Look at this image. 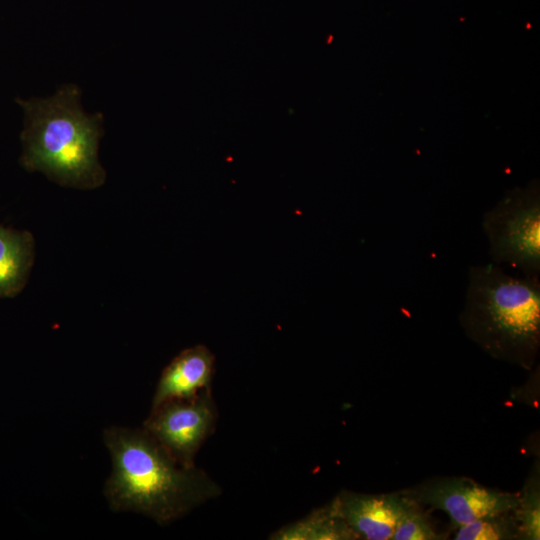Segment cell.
Instances as JSON below:
<instances>
[{
	"label": "cell",
	"mask_w": 540,
	"mask_h": 540,
	"mask_svg": "<svg viewBox=\"0 0 540 540\" xmlns=\"http://www.w3.org/2000/svg\"><path fill=\"white\" fill-rule=\"evenodd\" d=\"M275 540H355L354 532L338 515L333 501L310 512L304 518L275 531Z\"/></svg>",
	"instance_id": "10"
},
{
	"label": "cell",
	"mask_w": 540,
	"mask_h": 540,
	"mask_svg": "<svg viewBox=\"0 0 540 540\" xmlns=\"http://www.w3.org/2000/svg\"><path fill=\"white\" fill-rule=\"evenodd\" d=\"M406 495L362 494L343 490L332 501L338 515L357 539H392Z\"/></svg>",
	"instance_id": "7"
},
{
	"label": "cell",
	"mask_w": 540,
	"mask_h": 540,
	"mask_svg": "<svg viewBox=\"0 0 540 540\" xmlns=\"http://www.w3.org/2000/svg\"><path fill=\"white\" fill-rule=\"evenodd\" d=\"M80 96L67 84L50 98L18 100L25 112L20 163L62 186L94 189L106 178L98 161L103 116L85 113Z\"/></svg>",
	"instance_id": "2"
},
{
	"label": "cell",
	"mask_w": 540,
	"mask_h": 540,
	"mask_svg": "<svg viewBox=\"0 0 540 540\" xmlns=\"http://www.w3.org/2000/svg\"><path fill=\"white\" fill-rule=\"evenodd\" d=\"M103 440L112 459L104 494L115 512L167 525L222 492L204 470L177 462L143 428L111 426Z\"/></svg>",
	"instance_id": "1"
},
{
	"label": "cell",
	"mask_w": 540,
	"mask_h": 540,
	"mask_svg": "<svg viewBox=\"0 0 540 540\" xmlns=\"http://www.w3.org/2000/svg\"><path fill=\"white\" fill-rule=\"evenodd\" d=\"M215 358L204 345L181 351L163 369L152 398V406L163 402L189 398L211 388Z\"/></svg>",
	"instance_id": "8"
},
{
	"label": "cell",
	"mask_w": 540,
	"mask_h": 540,
	"mask_svg": "<svg viewBox=\"0 0 540 540\" xmlns=\"http://www.w3.org/2000/svg\"><path fill=\"white\" fill-rule=\"evenodd\" d=\"M465 334L491 357L531 369L540 348V280L494 263L471 266L463 309Z\"/></svg>",
	"instance_id": "3"
},
{
	"label": "cell",
	"mask_w": 540,
	"mask_h": 540,
	"mask_svg": "<svg viewBox=\"0 0 540 540\" xmlns=\"http://www.w3.org/2000/svg\"><path fill=\"white\" fill-rule=\"evenodd\" d=\"M406 495L401 514L396 522L393 540H435L441 535L435 531L420 503Z\"/></svg>",
	"instance_id": "13"
},
{
	"label": "cell",
	"mask_w": 540,
	"mask_h": 540,
	"mask_svg": "<svg viewBox=\"0 0 540 540\" xmlns=\"http://www.w3.org/2000/svg\"><path fill=\"white\" fill-rule=\"evenodd\" d=\"M492 263L506 265L523 276L540 275V192L532 182L507 192L482 217Z\"/></svg>",
	"instance_id": "4"
},
{
	"label": "cell",
	"mask_w": 540,
	"mask_h": 540,
	"mask_svg": "<svg viewBox=\"0 0 540 540\" xmlns=\"http://www.w3.org/2000/svg\"><path fill=\"white\" fill-rule=\"evenodd\" d=\"M539 470L533 471L523 491L519 493V502L513 510L520 539L538 540L540 538V493Z\"/></svg>",
	"instance_id": "12"
},
{
	"label": "cell",
	"mask_w": 540,
	"mask_h": 540,
	"mask_svg": "<svg viewBox=\"0 0 540 540\" xmlns=\"http://www.w3.org/2000/svg\"><path fill=\"white\" fill-rule=\"evenodd\" d=\"M35 258L31 232L0 223V298H13L28 282Z\"/></svg>",
	"instance_id": "9"
},
{
	"label": "cell",
	"mask_w": 540,
	"mask_h": 540,
	"mask_svg": "<svg viewBox=\"0 0 540 540\" xmlns=\"http://www.w3.org/2000/svg\"><path fill=\"white\" fill-rule=\"evenodd\" d=\"M217 418L216 403L208 388L193 397L151 408L142 428L177 462L195 466L196 454L214 432Z\"/></svg>",
	"instance_id": "5"
},
{
	"label": "cell",
	"mask_w": 540,
	"mask_h": 540,
	"mask_svg": "<svg viewBox=\"0 0 540 540\" xmlns=\"http://www.w3.org/2000/svg\"><path fill=\"white\" fill-rule=\"evenodd\" d=\"M456 540H508L520 539L513 510L486 516L457 527Z\"/></svg>",
	"instance_id": "11"
},
{
	"label": "cell",
	"mask_w": 540,
	"mask_h": 540,
	"mask_svg": "<svg viewBox=\"0 0 540 540\" xmlns=\"http://www.w3.org/2000/svg\"><path fill=\"white\" fill-rule=\"evenodd\" d=\"M420 504L444 511L457 527L516 508L519 493L485 487L465 477H439L405 491Z\"/></svg>",
	"instance_id": "6"
}]
</instances>
